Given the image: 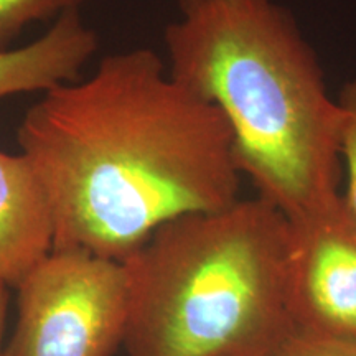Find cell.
<instances>
[{"instance_id":"6da1fadb","label":"cell","mask_w":356,"mask_h":356,"mask_svg":"<svg viewBox=\"0 0 356 356\" xmlns=\"http://www.w3.org/2000/svg\"><path fill=\"white\" fill-rule=\"evenodd\" d=\"M17 140L50 203L53 249L122 262L167 221L241 200L225 114L149 48L44 92Z\"/></svg>"},{"instance_id":"7a4b0ae2","label":"cell","mask_w":356,"mask_h":356,"mask_svg":"<svg viewBox=\"0 0 356 356\" xmlns=\"http://www.w3.org/2000/svg\"><path fill=\"white\" fill-rule=\"evenodd\" d=\"M178 6L168 73L225 114L257 197L289 221L340 197V109L293 13L274 0Z\"/></svg>"},{"instance_id":"3957f363","label":"cell","mask_w":356,"mask_h":356,"mask_svg":"<svg viewBox=\"0 0 356 356\" xmlns=\"http://www.w3.org/2000/svg\"><path fill=\"white\" fill-rule=\"evenodd\" d=\"M291 225L256 197L167 221L122 261L126 356H267L296 330Z\"/></svg>"},{"instance_id":"277c9868","label":"cell","mask_w":356,"mask_h":356,"mask_svg":"<svg viewBox=\"0 0 356 356\" xmlns=\"http://www.w3.org/2000/svg\"><path fill=\"white\" fill-rule=\"evenodd\" d=\"M17 289L3 356H113L124 345L129 284L122 262L53 249Z\"/></svg>"},{"instance_id":"5b68a950","label":"cell","mask_w":356,"mask_h":356,"mask_svg":"<svg viewBox=\"0 0 356 356\" xmlns=\"http://www.w3.org/2000/svg\"><path fill=\"white\" fill-rule=\"evenodd\" d=\"M289 225L287 300L293 327L356 345V215L340 195Z\"/></svg>"},{"instance_id":"8992f818","label":"cell","mask_w":356,"mask_h":356,"mask_svg":"<svg viewBox=\"0 0 356 356\" xmlns=\"http://www.w3.org/2000/svg\"><path fill=\"white\" fill-rule=\"evenodd\" d=\"M51 251L50 203L32 163L0 150V286L15 289Z\"/></svg>"},{"instance_id":"52a82bcc","label":"cell","mask_w":356,"mask_h":356,"mask_svg":"<svg viewBox=\"0 0 356 356\" xmlns=\"http://www.w3.org/2000/svg\"><path fill=\"white\" fill-rule=\"evenodd\" d=\"M96 48L97 35L84 25L79 8L63 12L43 37L17 50H0V97L78 81Z\"/></svg>"},{"instance_id":"ba28073f","label":"cell","mask_w":356,"mask_h":356,"mask_svg":"<svg viewBox=\"0 0 356 356\" xmlns=\"http://www.w3.org/2000/svg\"><path fill=\"white\" fill-rule=\"evenodd\" d=\"M84 2L88 0H0V50H7L29 25L60 17Z\"/></svg>"},{"instance_id":"9c48e42d","label":"cell","mask_w":356,"mask_h":356,"mask_svg":"<svg viewBox=\"0 0 356 356\" xmlns=\"http://www.w3.org/2000/svg\"><path fill=\"white\" fill-rule=\"evenodd\" d=\"M340 109V160L345 173V203L356 215V78L340 89L337 97Z\"/></svg>"},{"instance_id":"30bf717a","label":"cell","mask_w":356,"mask_h":356,"mask_svg":"<svg viewBox=\"0 0 356 356\" xmlns=\"http://www.w3.org/2000/svg\"><path fill=\"white\" fill-rule=\"evenodd\" d=\"M267 356H356V345L293 330Z\"/></svg>"},{"instance_id":"8fae6325","label":"cell","mask_w":356,"mask_h":356,"mask_svg":"<svg viewBox=\"0 0 356 356\" xmlns=\"http://www.w3.org/2000/svg\"><path fill=\"white\" fill-rule=\"evenodd\" d=\"M7 309H8V287L0 286V356H3L2 338H3V330H6Z\"/></svg>"}]
</instances>
